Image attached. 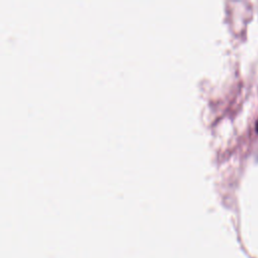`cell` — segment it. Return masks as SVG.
<instances>
[{"label":"cell","instance_id":"1","mask_svg":"<svg viewBox=\"0 0 258 258\" xmlns=\"http://www.w3.org/2000/svg\"><path fill=\"white\" fill-rule=\"evenodd\" d=\"M255 129H256V132L258 133V121L256 122V125H255Z\"/></svg>","mask_w":258,"mask_h":258}]
</instances>
